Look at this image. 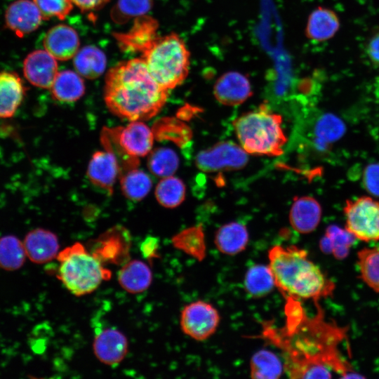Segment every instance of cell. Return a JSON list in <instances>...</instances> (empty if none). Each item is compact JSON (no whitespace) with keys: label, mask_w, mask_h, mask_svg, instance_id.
Segmentation results:
<instances>
[{"label":"cell","mask_w":379,"mask_h":379,"mask_svg":"<svg viewBox=\"0 0 379 379\" xmlns=\"http://www.w3.org/2000/svg\"><path fill=\"white\" fill-rule=\"evenodd\" d=\"M105 81L104 100L109 110L130 121L152 118L168 96V91L154 79L141 58L115 65Z\"/></svg>","instance_id":"obj_1"},{"label":"cell","mask_w":379,"mask_h":379,"mask_svg":"<svg viewBox=\"0 0 379 379\" xmlns=\"http://www.w3.org/2000/svg\"><path fill=\"white\" fill-rule=\"evenodd\" d=\"M269 267L276 286L290 297L314 300L331 294L334 285L312 262L305 250L296 246H273Z\"/></svg>","instance_id":"obj_2"},{"label":"cell","mask_w":379,"mask_h":379,"mask_svg":"<svg viewBox=\"0 0 379 379\" xmlns=\"http://www.w3.org/2000/svg\"><path fill=\"white\" fill-rule=\"evenodd\" d=\"M140 55L154 79L168 91L182 84L188 76L190 53L176 33L157 35Z\"/></svg>","instance_id":"obj_3"},{"label":"cell","mask_w":379,"mask_h":379,"mask_svg":"<svg viewBox=\"0 0 379 379\" xmlns=\"http://www.w3.org/2000/svg\"><path fill=\"white\" fill-rule=\"evenodd\" d=\"M240 146L252 154L278 156L286 138L281 128V117L261 105L233 122Z\"/></svg>","instance_id":"obj_4"},{"label":"cell","mask_w":379,"mask_h":379,"mask_svg":"<svg viewBox=\"0 0 379 379\" xmlns=\"http://www.w3.org/2000/svg\"><path fill=\"white\" fill-rule=\"evenodd\" d=\"M58 279L72 294L82 296L95 291L101 283L110 277L100 258L86 251L80 243H75L60 251Z\"/></svg>","instance_id":"obj_5"},{"label":"cell","mask_w":379,"mask_h":379,"mask_svg":"<svg viewBox=\"0 0 379 379\" xmlns=\"http://www.w3.org/2000/svg\"><path fill=\"white\" fill-rule=\"evenodd\" d=\"M153 131L141 121H131L125 127L104 128L101 140L105 149L117 157L123 170L136 168L138 157L148 154L154 140Z\"/></svg>","instance_id":"obj_6"},{"label":"cell","mask_w":379,"mask_h":379,"mask_svg":"<svg viewBox=\"0 0 379 379\" xmlns=\"http://www.w3.org/2000/svg\"><path fill=\"white\" fill-rule=\"evenodd\" d=\"M343 211L345 229L355 238L364 241H379V201L361 197L346 201Z\"/></svg>","instance_id":"obj_7"},{"label":"cell","mask_w":379,"mask_h":379,"mask_svg":"<svg viewBox=\"0 0 379 379\" xmlns=\"http://www.w3.org/2000/svg\"><path fill=\"white\" fill-rule=\"evenodd\" d=\"M220 317L211 304L197 300L184 307L180 319L182 332L197 341L210 338L217 330Z\"/></svg>","instance_id":"obj_8"},{"label":"cell","mask_w":379,"mask_h":379,"mask_svg":"<svg viewBox=\"0 0 379 379\" xmlns=\"http://www.w3.org/2000/svg\"><path fill=\"white\" fill-rule=\"evenodd\" d=\"M247 154L241 146L232 142H221L199 152L195 163L204 172L237 170L248 162Z\"/></svg>","instance_id":"obj_9"},{"label":"cell","mask_w":379,"mask_h":379,"mask_svg":"<svg viewBox=\"0 0 379 379\" xmlns=\"http://www.w3.org/2000/svg\"><path fill=\"white\" fill-rule=\"evenodd\" d=\"M58 72L57 60L45 49L30 52L23 60V76L35 87L50 89Z\"/></svg>","instance_id":"obj_10"},{"label":"cell","mask_w":379,"mask_h":379,"mask_svg":"<svg viewBox=\"0 0 379 379\" xmlns=\"http://www.w3.org/2000/svg\"><path fill=\"white\" fill-rule=\"evenodd\" d=\"M43 20L41 12L32 0H15L5 11L6 27L19 38L36 30Z\"/></svg>","instance_id":"obj_11"},{"label":"cell","mask_w":379,"mask_h":379,"mask_svg":"<svg viewBox=\"0 0 379 379\" xmlns=\"http://www.w3.org/2000/svg\"><path fill=\"white\" fill-rule=\"evenodd\" d=\"M126 335L115 328H105L95 335L93 349L96 358L108 366L121 363L128 352Z\"/></svg>","instance_id":"obj_12"},{"label":"cell","mask_w":379,"mask_h":379,"mask_svg":"<svg viewBox=\"0 0 379 379\" xmlns=\"http://www.w3.org/2000/svg\"><path fill=\"white\" fill-rule=\"evenodd\" d=\"M43 46L57 60L66 61L72 59L80 49V39L74 28L59 24L46 32Z\"/></svg>","instance_id":"obj_13"},{"label":"cell","mask_w":379,"mask_h":379,"mask_svg":"<svg viewBox=\"0 0 379 379\" xmlns=\"http://www.w3.org/2000/svg\"><path fill=\"white\" fill-rule=\"evenodd\" d=\"M121 168L117 156L107 149L95 152L89 161L87 175L95 186L112 194Z\"/></svg>","instance_id":"obj_14"},{"label":"cell","mask_w":379,"mask_h":379,"mask_svg":"<svg viewBox=\"0 0 379 379\" xmlns=\"http://www.w3.org/2000/svg\"><path fill=\"white\" fill-rule=\"evenodd\" d=\"M216 100L228 106L239 105L252 95L248 78L238 72H228L218 78L213 88Z\"/></svg>","instance_id":"obj_15"},{"label":"cell","mask_w":379,"mask_h":379,"mask_svg":"<svg viewBox=\"0 0 379 379\" xmlns=\"http://www.w3.org/2000/svg\"><path fill=\"white\" fill-rule=\"evenodd\" d=\"M23 244L27 258L36 264L47 263L57 258L60 252L58 237L43 228L29 231L25 235Z\"/></svg>","instance_id":"obj_16"},{"label":"cell","mask_w":379,"mask_h":379,"mask_svg":"<svg viewBox=\"0 0 379 379\" xmlns=\"http://www.w3.org/2000/svg\"><path fill=\"white\" fill-rule=\"evenodd\" d=\"M157 21L145 15L135 18L127 32L115 33L114 36L122 51L140 53L157 36Z\"/></svg>","instance_id":"obj_17"},{"label":"cell","mask_w":379,"mask_h":379,"mask_svg":"<svg viewBox=\"0 0 379 379\" xmlns=\"http://www.w3.org/2000/svg\"><path fill=\"white\" fill-rule=\"evenodd\" d=\"M27 88L22 78L13 71L0 72V119L13 117L22 103Z\"/></svg>","instance_id":"obj_18"},{"label":"cell","mask_w":379,"mask_h":379,"mask_svg":"<svg viewBox=\"0 0 379 379\" xmlns=\"http://www.w3.org/2000/svg\"><path fill=\"white\" fill-rule=\"evenodd\" d=\"M321 217L319 202L311 197H301L293 201L289 213L292 227L298 233L308 234L318 226Z\"/></svg>","instance_id":"obj_19"},{"label":"cell","mask_w":379,"mask_h":379,"mask_svg":"<svg viewBox=\"0 0 379 379\" xmlns=\"http://www.w3.org/2000/svg\"><path fill=\"white\" fill-rule=\"evenodd\" d=\"M340 26L339 18L334 11L319 6L308 17L305 34L311 41L322 42L333 38Z\"/></svg>","instance_id":"obj_20"},{"label":"cell","mask_w":379,"mask_h":379,"mask_svg":"<svg viewBox=\"0 0 379 379\" xmlns=\"http://www.w3.org/2000/svg\"><path fill=\"white\" fill-rule=\"evenodd\" d=\"M118 281L121 287L130 293H142L152 284V270L145 262L132 260L126 262L119 270Z\"/></svg>","instance_id":"obj_21"},{"label":"cell","mask_w":379,"mask_h":379,"mask_svg":"<svg viewBox=\"0 0 379 379\" xmlns=\"http://www.w3.org/2000/svg\"><path fill=\"white\" fill-rule=\"evenodd\" d=\"M249 240L246 227L238 222L220 227L215 233V245L223 254L235 255L244 251Z\"/></svg>","instance_id":"obj_22"},{"label":"cell","mask_w":379,"mask_h":379,"mask_svg":"<svg viewBox=\"0 0 379 379\" xmlns=\"http://www.w3.org/2000/svg\"><path fill=\"white\" fill-rule=\"evenodd\" d=\"M50 90L55 100L72 102L84 95L85 84L83 77L76 71L66 69L58 72Z\"/></svg>","instance_id":"obj_23"},{"label":"cell","mask_w":379,"mask_h":379,"mask_svg":"<svg viewBox=\"0 0 379 379\" xmlns=\"http://www.w3.org/2000/svg\"><path fill=\"white\" fill-rule=\"evenodd\" d=\"M76 72L82 77L94 79L101 76L107 66L105 53L97 46H86L73 58Z\"/></svg>","instance_id":"obj_24"},{"label":"cell","mask_w":379,"mask_h":379,"mask_svg":"<svg viewBox=\"0 0 379 379\" xmlns=\"http://www.w3.org/2000/svg\"><path fill=\"white\" fill-rule=\"evenodd\" d=\"M244 286L246 293L253 298L270 293L276 283L269 265H255L249 267L244 276Z\"/></svg>","instance_id":"obj_25"},{"label":"cell","mask_w":379,"mask_h":379,"mask_svg":"<svg viewBox=\"0 0 379 379\" xmlns=\"http://www.w3.org/2000/svg\"><path fill=\"white\" fill-rule=\"evenodd\" d=\"M355 239L346 229L331 225L327 227L325 235L320 241L319 247L324 253H332L335 258L343 259L348 255Z\"/></svg>","instance_id":"obj_26"},{"label":"cell","mask_w":379,"mask_h":379,"mask_svg":"<svg viewBox=\"0 0 379 379\" xmlns=\"http://www.w3.org/2000/svg\"><path fill=\"white\" fill-rule=\"evenodd\" d=\"M283 373V365L279 357L268 350L255 352L250 360V373L252 378L276 379Z\"/></svg>","instance_id":"obj_27"},{"label":"cell","mask_w":379,"mask_h":379,"mask_svg":"<svg viewBox=\"0 0 379 379\" xmlns=\"http://www.w3.org/2000/svg\"><path fill=\"white\" fill-rule=\"evenodd\" d=\"M27 258L23 241L14 235L0 238V268L15 271L22 267Z\"/></svg>","instance_id":"obj_28"},{"label":"cell","mask_w":379,"mask_h":379,"mask_svg":"<svg viewBox=\"0 0 379 379\" xmlns=\"http://www.w3.org/2000/svg\"><path fill=\"white\" fill-rule=\"evenodd\" d=\"M345 131V124L338 117L331 114L322 115L314 128V143L323 149L342 137Z\"/></svg>","instance_id":"obj_29"},{"label":"cell","mask_w":379,"mask_h":379,"mask_svg":"<svg viewBox=\"0 0 379 379\" xmlns=\"http://www.w3.org/2000/svg\"><path fill=\"white\" fill-rule=\"evenodd\" d=\"M172 243L176 248L199 260H201L206 255L205 237L200 226L182 230L173 237Z\"/></svg>","instance_id":"obj_30"},{"label":"cell","mask_w":379,"mask_h":379,"mask_svg":"<svg viewBox=\"0 0 379 379\" xmlns=\"http://www.w3.org/2000/svg\"><path fill=\"white\" fill-rule=\"evenodd\" d=\"M120 176L121 191L128 199L140 201L146 197L152 188L151 178L141 170L133 168Z\"/></svg>","instance_id":"obj_31"},{"label":"cell","mask_w":379,"mask_h":379,"mask_svg":"<svg viewBox=\"0 0 379 379\" xmlns=\"http://www.w3.org/2000/svg\"><path fill=\"white\" fill-rule=\"evenodd\" d=\"M361 278L373 291L379 293V246L365 248L357 253Z\"/></svg>","instance_id":"obj_32"},{"label":"cell","mask_w":379,"mask_h":379,"mask_svg":"<svg viewBox=\"0 0 379 379\" xmlns=\"http://www.w3.org/2000/svg\"><path fill=\"white\" fill-rule=\"evenodd\" d=\"M185 186L178 178H163L156 187L155 197L158 202L166 208L179 206L185 199Z\"/></svg>","instance_id":"obj_33"},{"label":"cell","mask_w":379,"mask_h":379,"mask_svg":"<svg viewBox=\"0 0 379 379\" xmlns=\"http://www.w3.org/2000/svg\"><path fill=\"white\" fill-rule=\"evenodd\" d=\"M148 168L157 177L171 176L178 169L179 159L177 154L168 147H159L150 152Z\"/></svg>","instance_id":"obj_34"},{"label":"cell","mask_w":379,"mask_h":379,"mask_svg":"<svg viewBox=\"0 0 379 379\" xmlns=\"http://www.w3.org/2000/svg\"><path fill=\"white\" fill-rule=\"evenodd\" d=\"M153 3V0H118L111 11V18L116 23H125L147 15Z\"/></svg>","instance_id":"obj_35"},{"label":"cell","mask_w":379,"mask_h":379,"mask_svg":"<svg viewBox=\"0 0 379 379\" xmlns=\"http://www.w3.org/2000/svg\"><path fill=\"white\" fill-rule=\"evenodd\" d=\"M32 1L41 12L44 20H48L52 18L65 20L74 8L71 0Z\"/></svg>","instance_id":"obj_36"},{"label":"cell","mask_w":379,"mask_h":379,"mask_svg":"<svg viewBox=\"0 0 379 379\" xmlns=\"http://www.w3.org/2000/svg\"><path fill=\"white\" fill-rule=\"evenodd\" d=\"M362 182L368 192L379 197V163L369 164L365 168Z\"/></svg>","instance_id":"obj_37"},{"label":"cell","mask_w":379,"mask_h":379,"mask_svg":"<svg viewBox=\"0 0 379 379\" xmlns=\"http://www.w3.org/2000/svg\"><path fill=\"white\" fill-rule=\"evenodd\" d=\"M365 52L371 63L379 67V30L374 32L368 39L365 46Z\"/></svg>","instance_id":"obj_38"},{"label":"cell","mask_w":379,"mask_h":379,"mask_svg":"<svg viewBox=\"0 0 379 379\" xmlns=\"http://www.w3.org/2000/svg\"><path fill=\"white\" fill-rule=\"evenodd\" d=\"M159 246V240L158 238L152 236H147L142 242L140 251L142 255L147 260L159 257L157 251Z\"/></svg>","instance_id":"obj_39"},{"label":"cell","mask_w":379,"mask_h":379,"mask_svg":"<svg viewBox=\"0 0 379 379\" xmlns=\"http://www.w3.org/2000/svg\"><path fill=\"white\" fill-rule=\"evenodd\" d=\"M71 1L82 12H95L106 6L109 0H71Z\"/></svg>","instance_id":"obj_40"}]
</instances>
